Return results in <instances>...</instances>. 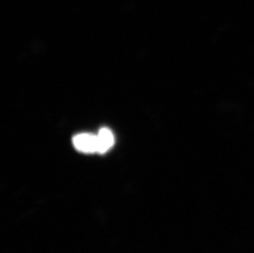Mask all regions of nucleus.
I'll return each instance as SVG.
<instances>
[{
	"label": "nucleus",
	"instance_id": "f257e3e1",
	"mask_svg": "<svg viewBox=\"0 0 254 253\" xmlns=\"http://www.w3.org/2000/svg\"><path fill=\"white\" fill-rule=\"evenodd\" d=\"M77 151L83 153H97V137L91 133L77 134L72 138Z\"/></svg>",
	"mask_w": 254,
	"mask_h": 253
},
{
	"label": "nucleus",
	"instance_id": "f03ea898",
	"mask_svg": "<svg viewBox=\"0 0 254 253\" xmlns=\"http://www.w3.org/2000/svg\"><path fill=\"white\" fill-rule=\"evenodd\" d=\"M97 137V153L104 154L111 150V147L115 144V137L112 131L106 127L100 129Z\"/></svg>",
	"mask_w": 254,
	"mask_h": 253
}]
</instances>
